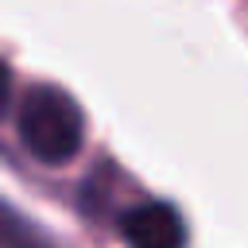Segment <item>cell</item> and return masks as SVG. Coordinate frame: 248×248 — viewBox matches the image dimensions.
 I'll list each match as a JSON object with an SVG mask.
<instances>
[{"label": "cell", "instance_id": "cell-1", "mask_svg": "<svg viewBox=\"0 0 248 248\" xmlns=\"http://www.w3.org/2000/svg\"><path fill=\"white\" fill-rule=\"evenodd\" d=\"M16 132L31 159L66 163L85 143L81 105L58 85H31L16 108Z\"/></svg>", "mask_w": 248, "mask_h": 248}, {"label": "cell", "instance_id": "cell-2", "mask_svg": "<svg viewBox=\"0 0 248 248\" xmlns=\"http://www.w3.org/2000/svg\"><path fill=\"white\" fill-rule=\"evenodd\" d=\"M120 232L128 248H186V221L170 202H136L120 213Z\"/></svg>", "mask_w": 248, "mask_h": 248}, {"label": "cell", "instance_id": "cell-3", "mask_svg": "<svg viewBox=\"0 0 248 248\" xmlns=\"http://www.w3.org/2000/svg\"><path fill=\"white\" fill-rule=\"evenodd\" d=\"M4 248H54L27 217H19L12 205H4Z\"/></svg>", "mask_w": 248, "mask_h": 248}]
</instances>
